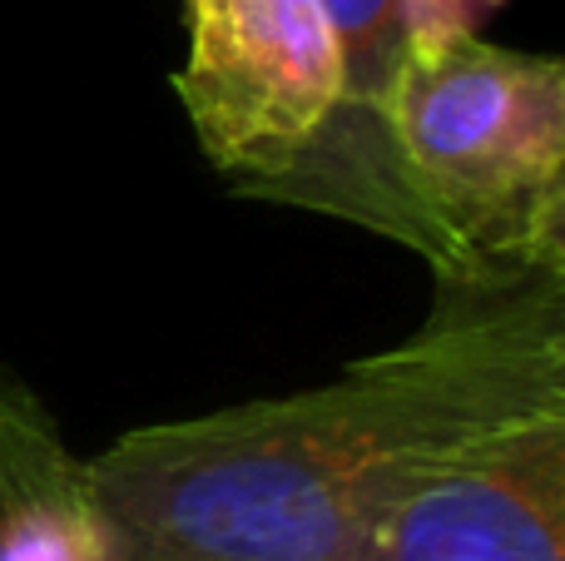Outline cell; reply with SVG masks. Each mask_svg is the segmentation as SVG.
I'll list each match as a JSON object with an SVG mask.
<instances>
[{
  "label": "cell",
  "instance_id": "cell-1",
  "mask_svg": "<svg viewBox=\"0 0 565 561\" xmlns=\"http://www.w3.org/2000/svg\"><path fill=\"white\" fill-rule=\"evenodd\" d=\"M565 413V278L437 284L387 353L292 398L135 427L85 463L109 561H352L441 467Z\"/></svg>",
  "mask_w": 565,
  "mask_h": 561
},
{
  "label": "cell",
  "instance_id": "cell-2",
  "mask_svg": "<svg viewBox=\"0 0 565 561\" xmlns=\"http://www.w3.org/2000/svg\"><path fill=\"white\" fill-rule=\"evenodd\" d=\"M397 179L437 284L565 278V60L451 35L402 60Z\"/></svg>",
  "mask_w": 565,
  "mask_h": 561
},
{
  "label": "cell",
  "instance_id": "cell-3",
  "mask_svg": "<svg viewBox=\"0 0 565 561\" xmlns=\"http://www.w3.org/2000/svg\"><path fill=\"white\" fill-rule=\"evenodd\" d=\"M174 95L234 194L274 204L342 105L338 35L318 0H189Z\"/></svg>",
  "mask_w": 565,
  "mask_h": 561
},
{
  "label": "cell",
  "instance_id": "cell-4",
  "mask_svg": "<svg viewBox=\"0 0 565 561\" xmlns=\"http://www.w3.org/2000/svg\"><path fill=\"white\" fill-rule=\"evenodd\" d=\"M352 561H565V413L531 417L427 477Z\"/></svg>",
  "mask_w": 565,
  "mask_h": 561
},
{
  "label": "cell",
  "instance_id": "cell-5",
  "mask_svg": "<svg viewBox=\"0 0 565 561\" xmlns=\"http://www.w3.org/2000/svg\"><path fill=\"white\" fill-rule=\"evenodd\" d=\"M318 6L342 50V105L322 145L278 189L274 204L348 219L412 254H427L387 139L392 85L402 60L412 55L407 6L402 0H318Z\"/></svg>",
  "mask_w": 565,
  "mask_h": 561
},
{
  "label": "cell",
  "instance_id": "cell-6",
  "mask_svg": "<svg viewBox=\"0 0 565 561\" xmlns=\"http://www.w3.org/2000/svg\"><path fill=\"white\" fill-rule=\"evenodd\" d=\"M0 561H109L85 463L10 368H0Z\"/></svg>",
  "mask_w": 565,
  "mask_h": 561
},
{
  "label": "cell",
  "instance_id": "cell-7",
  "mask_svg": "<svg viewBox=\"0 0 565 561\" xmlns=\"http://www.w3.org/2000/svg\"><path fill=\"white\" fill-rule=\"evenodd\" d=\"M402 6H407L412 50H422L451 35H481V25L501 10V0H402Z\"/></svg>",
  "mask_w": 565,
  "mask_h": 561
}]
</instances>
